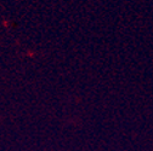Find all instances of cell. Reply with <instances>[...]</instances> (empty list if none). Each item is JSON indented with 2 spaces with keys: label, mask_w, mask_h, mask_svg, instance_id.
I'll return each instance as SVG.
<instances>
[]
</instances>
